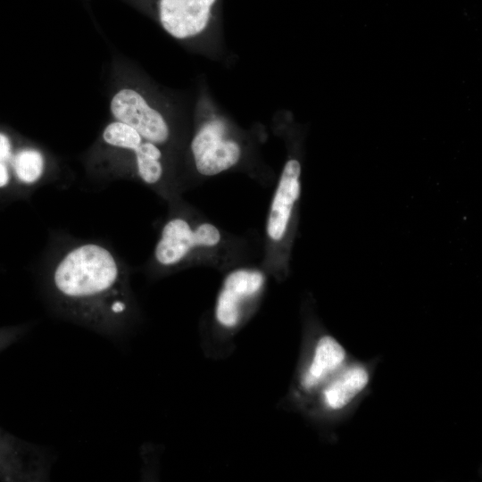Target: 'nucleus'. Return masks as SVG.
Returning a JSON list of instances; mask_svg holds the SVG:
<instances>
[{
	"label": "nucleus",
	"instance_id": "obj_9",
	"mask_svg": "<svg viewBox=\"0 0 482 482\" xmlns=\"http://www.w3.org/2000/svg\"><path fill=\"white\" fill-rule=\"evenodd\" d=\"M219 0H157L161 25L178 39L193 37L211 23Z\"/></svg>",
	"mask_w": 482,
	"mask_h": 482
},
{
	"label": "nucleus",
	"instance_id": "obj_3",
	"mask_svg": "<svg viewBox=\"0 0 482 482\" xmlns=\"http://www.w3.org/2000/svg\"><path fill=\"white\" fill-rule=\"evenodd\" d=\"M306 328L300 360L287 395L290 405L300 411L353 358L345 345L319 321L312 320Z\"/></svg>",
	"mask_w": 482,
	"mask_h": 482
},
{
	"label": "nucleus",
	"instance_id": "obj_10",
	"mask_svg": "<svg viewBox=\"0 0 482 482\" xmlns=\"http://www.w3.org/2000/svg\"><path fill=\"white\" fill-rule=\"evenodd\" d=\"M300 162L287 161L273 195L267 220V235L275 243L284 242L293 223L301 195Z\"/></svg>",
	"mask_w": 482,
	"mask_h": 482
},
{
	"label": "nucleus",
	"instance_id": "obj_7",
	"mask_svg": "<svg viewBox=\"0 0 482 482\" xmlns=\"http://www.w3.org/2000/svg\"><path fill=\"white\" fill-rule=\"evenodd\" d=\"M220 241V230L211 223L193 229L183 219L169 220L162 228L154 249L156 262L164 267L179 263L195 246H214Z\"/></svg>",
	"mask_w": 482,
	"mask_h": 482
},
{
	"label": "nucleus",
	"instance_id": "obj_2",
	"mask_svg": "<svg viewBox=\"0 0 482 482\" xmlns=\"http://www.w3.org/2000/svg\"><path fill=\"white\" fill-rule=\"evenodd\" d=\"M381 358L359 360L354 356L336 373L302 411L316 424L327 428L342 425L370 394Z\"/></svg>",
	"mask_w": 482,
	"mask_h": 482
},
{
	"label": "nucleus",
	"instance_id": "obj_1",
	"mask_svg": "<svg viewBox=\"0 0 482 482\" xmlns=\"http://www.w3.org/2000/svg\"><path fill=\"white\" fill-rule=\"evenodd\" d=\"M46 289L64 318L111 338L121 334L130 303L114 253L96 242H79L51 265Z\"/></svg>",
	"mask_w": 482,
	"mask_h": 482
},
{
	"label": "nucleus",
	"instance_id": "obj_5",
	"mask_svg": "<svg viewBox=\"0 0 482 482\" xmlns=\"http://www.w3.org/2000/svg\"><path fill=\"white\" fill-rule=\"evenodd\" d=\"M264 284L265 276L260 270L231 271L225 278L216 300L214 315L218 324L226 329L237 328L243 320L245 305L261 293Z\"/></svg>",
	"mask_w": 482,
	"mask_h": 482
},
{
	"label": "nucleus",
	"instance_id": "obj_11",
	"mask_svg": "<svg viewBox=\"0 0 482 482\" xmlns=\"http://www.w3.org/2000/svg\"><path fill=\"white\" fill-rule=\"evenodd\" d=\"M134 153L137 174L146 184H156L162 176V152L158 145L144 140Z\"/></svg>",
	"mask_w": 482,
	"mask_h": 482
},
{
	"label": "nucleus",
	"instance_id": "obj_8",
	"mask_svg": "<svg viewBox=\"0 0 482 482\" xmlns=\"http://www.w3.org/2000/svg\"><path fill=\"white\" fill-rule=\"evenodd\" d=\"M225 127L220 120H211L195 134L191 143L197 171L213 176L229 170L240 159L241 150L233 140L223 138Z\"/></svg>",
	"mask_w": 482,
	"mask_h": 482
},
{
	"label": "nucleus",
	"instance_id": "obj_6",
	"mask_svg": "<svg viewBox=\"0 0 482 482\" xmlns=\"http://www.w3.org/2000/svg\"><path fill=\"white\" fill-rule=\"evenodd\" d=\"M110 111L115 120L129 125L145 140L162 145L169 139L170 129L163 116L135 89L117 91L111 99Z\"/></svg>",
	"mask_w": 482,
	"mask_h": 482
},
{
	"label": "nucleus",
	"instance_id": "obj_12",
	"mask_svg": "<svg viewBox=\"0 0 482 482\" xmlns=\"http://www.w3.org/2000/svg\"><path fill=\"white\" fill-rule=\"evenodd\" d=\"M16 150L11 139L0 132V189L8 187L12 179H15L13 164Z\"/></svg>",
	"mask_w": 482,
	"mask_h": 482
},
{
	"label": "nucleus",
	"instance_id": "obj_4",
	"mask_svg": "<svg viewBox=\"0 0 482 482\" xmlns=\"http://www.w3.org/2000/svg\"><path fill=\"white\" fill-rule=\"evenodd\" d=\"M53 457L45 448L27 442L0 427V480H49Z\"/></svg>",
	"mask_w": 482,
	"mask_h": 482
},
{
	"label": "nucleus",
	"instance_id": "obj_13",
	"mask_svg": "<svg viewBox=\"0 0 482 482\" xmlns=\"http://www.w3.org/2000/svg\"><path fill=\"white\" fill-rule=\"evenodd\" d=\"M27 326H14L0 328V353L17 343L27 332Z\"/></svg>",
	"mask_w": 482,
	"mask_h": 482
}]
</instances>
